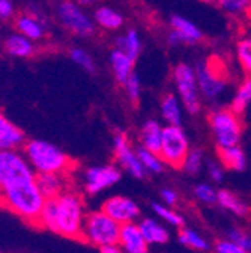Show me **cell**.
I'll use <instances>...</instances> for the list:
<instances>
[{
	"mask_svg": "<svg viewBox=\"0 0 251 253\" xmlns=\"http://www.w3.org/2000/svg\"><path fill=\"white\" fill-rule=\"evenodd\" d=\"M36 178L23 152L0 149V204L32 223H39L45 204Z\"/></svg>",
	"mask_w": 251,
	"mask_h": 253,
	"instance_id": "6da1fadb",
	"label": "cell"
},
{
	"mask_svg": "<svg viewBox=\"0 0 251 253\" xmlns=\"http://www.w3.org/2000/svg\"><path fill=\"white\" fill-rule=\"evenodd\" d=\"M84 217L86 211L81 196L65 190L57 198L45 199L38 225L65 238L81 240Z\"/></svg>",
	"mask_w": 251,
	"mask_h": 253,
	"instance_id": "7a4b0ae2",
	"label": "cell"
},
{
	"mask_svg": "<svg viewBox=\"0 0 251 253\" xmlns=\"http://www.w3.org/2000/svg\"><path fill=\"white\" fill-rule=\"evenodd\" d=\"M23 154L36 173H67L71 168V158L57 145L44 139L24 142Z\"/></svg>",
	"mask_w": 251,
	"mask_h": 253,
	"instance_id": "3957f363",
	"label": "cell"
},
{
	"mask_svg": "<svg viewBox=\"0 0 251 253\" xmlns=\"http://www.w3.org/2000/svg\"><path fill=\"white\" fill-rule=\"evenodd\" d=\"M194 67L203 101L212 107L221 106V101L230 87L226 76V67L219 60H216V57L202 59Z\"/></svg>",
	"mask_w": 251,
	"mask_h": 253,
	"instance_id": "277c9868",
	"label": "cell"
},
{
	"mask_svg": "<svg viewBox=\"0 0 251 253\" xmlns=\"http://www.w3.org/2000/svg\"><path fill=\"white\" fill-rule=\"evenodd\" d=\"M208 125L216 149L241 145L244 124L241 115L230 106L212 107L208 115Z\"/></svg>",
	"mask_w": 251,
	"mask_h": 253,
	"instance_id": "5b68a950",
	"label": "cell"
},
{
	"mask_svg": "<svg viewBox=\"0 0 251 253\" xmlns=\"http://www.w3.org/2000/svg\"><path fill=\"white\" fill-rule=\"evenodd\" d=\"M120 228L122 225L117 223L114 218H111L101 208L89 211L84 217L81 240L100 249L114 246L119 243Z\"/></svg>",
	"mask_w": 251,
	"mask_h": 253,
	"instance_id": "8992f818",
	"label": "cell"
},
{
	"mask_svg": "<svg viewBox=\"0 0 251 253\" xmlns=\"http://www.w3.org/2000/svg\"><path fill=\"white\" fill-rule=\"evenodd\" d=\"M172 82L182 100L188 115L196 116L203 109V98L199 89L196 67L188 62H179L172 70Z\"/></svg>",
	"mask_w": 251,
	"mask_h": 253,
	"instance_id": "52a82bcc",
	"label": "cell"
},
{
	"mask_svg": "<svg viewBox=\"0 0 251 253\" xmlns=\"http://www.w3.org/2000/svg\"><path fill=\"white\" fill-rule=\"evenodd\" d=\"M56 14L62 27L75 37L92 38L97 34L98 26L93 17L74 0H60L56 6Z\"/></svg>",
	"mask_w": 251,
	"mask_h": 253,
	"instance_id": "ba28073f",
	"label": "cell"
},
{
	"mask_svg": "<svg viewBox=\"0 0 251 253\" xmlns=\"http://www.w3.org/2000/svg\"><path fill=\"white\" fill-rule=\"evenodd\" d=\"M190 149L191 143L183 130V125H164L163 142L158 154L167 168L180 169Z\"/></svg>",
	"mask_w": 251,
	"mask_h": 253,
	"instance_id": "9c48e42d",
	"label": "cell"
},
{
	"mask_svg": "<svg viewBox=\"0 0 251 253\" xmlns=\"http://www.w3.org/2000/svg\"><path fill=\"white\" fill-rule=\"evenodd\" d=\"M113 155L122 170H125L137 179L146 176L147 172L140 162L137 148L133 146L130 136L122 130L116 131L113 136Z\"/></svg>",
	"mask_w": 251,
	"mask_h": 253,
	"instance_id": "30bf717a",
	"label": "cell"
},
{
	"mask_svg": "<svg viewBox=\"0 0 251 253\" xmlns=\"http://www.w3.org/2000/svg\"><path fill=\"white\" fill-rule=\"evenodd\" d=\"M169 34L166 35V42L170 47L179 45H197L205 40L202 29L183 15L175 14L169 18Z\"/></svg>",
	"mask_w": 251,
	"mask_h": 253,
	"instance_id": "8fae6325",
	"label": "cell"
},
{
	"mask_svg": "<svg viewBox=\"0 0 251 253\" xmlns=\"http://www.w3.org/2000/svg\"><path fill=\"white\" fill-rule=\"evenodd\" d=\"M122 178V169L116 165H97L84 170L83 182L86 192L97 196L106 190L114 187Z\"/></svg>",
	"mask_w": 251,
	"mask_h": 253,
	"instance_id": "7c38bea8",
	"label": "cell"
},
{
	"mask_svg": "<svg viewBox=\"0 0 251 253\" xmlns=\"http://www.w3.org/2000/svg\"><path fill=\"white\" fill-rule=\"evenodd\" d=\"M101 210L106 211L111 218H114L120 225L139 221L140 214H142L140 207L134 199L128 196H122V195H114V196L107 198L103 202Z\"/></svg>",
	"mask_w": 251,
	"mask_h": 253,
	"instance_id": "4fadbf2b",
	"label": "cell"
},
{
	"mask_svg": "<svg viewBox=\"0 0 251 253\" xmlns=\"http://www.w3.org/2000/svg\"><path fill=\"white\" fill-rule=\"evenodd\" d=\"M127 253H150L149 244L146 238L142 234V229L139 226V221L122 225L119 243H117Z\"/></svg>",
	"mask_w": 251,
	"mask_h": 253,
	"instance_id": "5bb4252c",
	"label": "cell"
},
{
	"mask_svg": "<svg viewBox=\"0 0 251 253\" xmlns=\"http://www.w3.org/2000/svg\"><path fill=\"white\" fill-rule=\"evenodd\" d=\"M160 113L166 125H183L186 110L176 92H167L160 100Z\"/></svg>",
	"mask_w": 251,
	"mask_h": 253,
	"instance_id": "9a60e30c",
	"label": "cell"
},
{
	"mask_svg": "<svg viewBox=\"0 0 251 253\" xmlns=\"http://www.w3.org/2000/svg\"><path fill=\"white\" fill-rule=\"evenodd\" d=\"M139 226L149 246H164L170 240V231L160 218L143 217L139 220Z\"/></svg>",
	"mask_w": 251,
	"mask_h": 253,
	"instance_id": "2e32d148",
	"label": "cell"
},
{
	"mask_svg": "<svg viewBox=\"0 0 251 253\" xmlns=\"http://www.w3.org/2000/svg\"><path fill=\"white\" fill-rule=\"evenodd\" d=\"M108 65L113 74V79L117 84H123L128 80V77L136 71L134 65L136 60L133 57H130L127 53H123L119 48H113L108 54Z\"/></svg>",
	"mask_w": 251,
	"mask_h": 253,
	"instance_id": "e0dca14e",
	"label": "cell"
},
{
	"mask_svg": "<svg viewBox=\"0 0 251 253\" xmlns=\"http://www.w3.org/2000/svg\"><path fill=\"white\" fill-rule=\"evenodd\" d=\"M163 131H164V125H161L156 119L144 121L137 134L139 146L153 152H160L161 142H163Z\"/></svg>",
	"mask_w": 251,
	"mask_h": 253,
	"instance_id": "ac0fdd59",
	"label": "cell"
},
{
	"mask_svg": "<svg viewBox=\"0 0 251 253\" xmlns=\"http://www.w3.org/2000/svg\"><path fill=\"white\" fill-rule=\"evenodd\" d=\"M92 17L100 29L107 30V32H119L125 26L123 14L119 9L108 6V5H101V6L95 8Z\"/></svg>",
	"mask_w": 251,
	"mask_h": 253,
	"instance_id": "d6986e66",
	"label": "cell"
},
{
	"mask_svg": "<svg viewBox=\"0 0 251 253\" xmlns=\"http://www.w3.org/2000/svg\"><path fill=\"white\" fill-rule=\"evenodd\" d=\"M24 145V133L0 112V149H20Z\"/></svg>",
	"mask_w": 251,
	"mask_h": 253,
	"instance_id": "ffe728a7",
	"label": "cell"
},
{
	"mask_svg": "<svg viewBox=\"0 0 251 253\" xmlns=\"http://www.w3.org/2000/svg\"><path fill=\"white\" fill-rule=\"evenodd\" d=\"M38 185L45 199L57 198L68 190L67 173H38Z\"/></svg>",
	"mask_w": 251,
	"mask_h": 253,
	"instance_id": "44dd1931",
	"label": "cell"
},
{
	"mask_svg": "<svg viewBox=\"0 0 251 253\" xmlns=\"http://www.w3.org/2000/svg\"><path fill=\"white\" fill-rule=\"evenodd\" d=\"M114 47L122 50L123 53H127L134 60H137L143 51V38L136 27H128L116 38Z\"/></svg>",
	"mask_w": 251,
	"mask_h": 253,
	"instance_id": "7402d4cb",
	"label": "cell"
},
{
	"mask_svg": "<svg viewBox=\"0 0 251 253\" xmlns=\"http://www.w3.org/2000/svg\"><path fill=\"white\" fill-rule=\"evenodd\" d=\"M218 160L226 170L232 172H242L247 168V155L245 151L241 148V145L229 146V148H218L216 149Z\"/></svg>",
	"mask_w": 251,
	"mask_h": 253,
	"instance_id": "603a6c76",
	"label": "cell"
},
{
	"mask_svg": "<svg viewBox=\"0 0 251 253\" xmlns=\"http://www.w3.org/2000/svg\"><path fill=\"white\" fill-rule=\"evenodd\" d=\"M3 50L6 54L12 57L26 59L35 53V45L32 40H29L27 37L20 34V32H15V34H11L5 38Z\"/></svg>",
	"mask_w": 251,
	"mask_h": 253,
	"instance_id": "cb8c5ba5",
	"label": "cell"
},
{
	"mask_svg": "<svg viewBox=\"0 0 251 253\" xmlns=\"http://www.w3.org/2000/svg\"><path fill=\"white\" fill-rule=\"evenodd\" d=\"M218 205L236 217H245L250 212L248 205L239 196H236L233 192L226 188L218 190Z\"/></svg>",
	"mask_w": 251,
	"mask_h": 253,
	"instance_id": "d4e9b609",
	"label": "cell"
},
{
	"mask_svg": "<svg viewBox=\"0 0 251 253\" xmlns=\"http://www.w3.org/2000/svg\"><path fill=\"white\" fill-rule=\"evenodd\" d=\"M251 104V74H245V77L239 82L233 97L230 100V107L242 115Z\"/></svg>",
	"mask_w": 251,
	"mask_h": 253,
	"instance_id": "484cf974",
	"label": "cell"
},
{
	"mask_svg": "<svg viewBox=\"0 0 251 253\" xmlns=\"http://www.w3.org/2000/svg\"><path fill=\"white\" fill-rule=\"evenodd\" d=\"M15 27L20 34L32 41H39L44 37V24L34 15L23 14L17 18Z\"/></svg>",
	"mask_w": 251,
	"mask_h": 253,
	"instance_id": "4316f807",
	"label": "cell"
},
{
	"mask_svg": "<svg viewBox=\"0 0 251 253\" xmlns=\"http://www.w3.org/2000/svg\"><path fill=\"white\" fill-rule=\"evenodd\" d=\"M178 241L180 246L190 249V250H194V252H206L209 249L208 240L191 228H183V226L179 228Z\"/></svg>",
	"mask_w": 251,
	"mask_h": 253,
	"instance_id": "83f0119b",
	"label": "cell"
},
{
	"mask_svg": "<svg viewBox=\"0 0 251 253\" xmlns=\"http://www.w3.org/2000/svg\"><path fill=\"white\" fill-rule=\"evenodd\" d=\"M137 152H139V157H140V162H142V165H143V168L146 169L147 173L158 175V173H163L164 169L167 168L158 152L144 149L142 146L137 148Z\"/></svg>",
	"mask_w": 251,
	"mask_h": 253,
	"instance_id": "f1b7e54d",
	"label": "cell"
},
{
	"mask_svg": "<svg viewBox=\"0 0 251 253\" xmlns=\"http://www.w3.org/2000/svg\"><path fill=\"white\" fill-rule=\"evenodd\" d=\"M152 211L153 214L156 215V218H160L161 221L167 226H172V228H182L183 226V218L182 215L175 211L173 207H169L166 204H158V202H153L152 204Z\"/></svg>",
	"mask_w": 251,
	"mask_h": 253,
	"instance_id": "f546056e",
	"label": "cell"
},
{
	"mask_svg": "<svg viewBox=\"0 0 251 253\" xmlns=\"http://www.w3.org/2000/svg\"><path fill=\"white\" fill-rule=\"evenodd\" d=\"M206 166V157H205V151L202 148H191L190 152H188L185 162L182 165V170L186 175H199Z\"/></svg>",
	"mask_w": 251,
	"mask_h": 253,
	"instance_id": "4dcf8cb0",
	"label": "cell"
},
{
	"mask_svg": "<svg viewBox=\"0 0 251 253\" xmlns=\"http://www.w3.org/2000/svg\"><path fill=\"white\" fill-rule=\"evenodd\" d=\"M236 60L245 74H251V34L238 40L235 45Z\"/></svg>",
	"mask_w": 251,
	"mask_h": 253,
	"instance_id": "1f68e13d",
	"label": "cell"
},
{
	"mask_svg": "<svg viewBox=\"0 0 251 253\" xmlns=\"http://www.w3.org/2000/svg\"><path fill=\"white\" fill-rule=\"evenodd\" d=\"M70 59L75 63V65L89 73V74H95L97 73V63H95V59L92 57V54L84 50L83 47H72L70 50Z\"/></svg>",
	"mask_w": 251,
	"mask_h": 253,
	"instance_id": "d6a6232c",
	"label": "cell"
},
{
	"mask_svg": "<svg viewBox=\"0 0 251 253\" xmlns=\"http://www.w3.org/2000/svg\"><path fill=\"white\" fill-rule=\"evenodd\" d=\"M122 89L125 92V97L127 100L131 103V104H139L140 100H142V90H143V83H142V79L140 76L134 71L128 80L122 84Z\"/></svg>",
	"mask_w": 251,
	"mask_h": 253,
	"instance_id": "836d02e7",
	"label": "cell"
},
{
	"mask_svg": "<svg viewBox=\"0 0 251 253\" xmlns=\"http://www.w3.org/2000/svg\"><path fill=\"white\" fill-rule=\"evenodd\" d=\"M214 2L219 9L230 17H241L251 6V0H214Z\"/></svg>",
	"mask_w": 251,
	"mask_h": 253,
	"instance_id": "e575fe53",
	"label": "cell"
},
{
	"mask_svg": "<svg viewBox=\"0 0 251 253\" xmlns=\"http://www.w3.org/2000/svg\"><path fill=\"white\" fill-rule=\"evenodd\" d=\"M194 196L200 204L205 205L218 204V190L208 182H200L194 187Z\"/></svg>",
	"mask_w": 251,
	"mask_h": 253,
	"instance_id": "d590c367",
	"label": "cell"
},
{
	"mask_svg": "<svg viewBox=\"0 0 251 253\" xmlns=\"http://www.w3.org/2000/svg\"><path fill=\"white\" fill-rule=\"evenodd\" d=\"M205 170L211 179V182L214 184H221L226 178V168L219 163V160H209L206 162Z\"/></svg>",
	"mask_w": 251,
	"mask_h": 253,
	"instance_id": "8d00e7d4",
	"label": "cell"
},
{
	"mask_svg": "<svg viewBox=\"0 0 251 253\" xmlns=\"http://www.w3.org/2000/svg\"><path fill=\"white\" fill-rule=\"evenodd\" d=\"M227 238H229L230 241L236 243L238 246L244 247L245 250L251 252V235H250L247 231H244V229H241V228H233V229L229 231Z\"/></svg>",
	"mask_w": 251,
	"mask_h": 253,
	"instance_id": "74e56055",
	"label": "cell"
},
{
	"mask_svg": "<svg viewBox=\"0 0 251 253\" xmlns=\"http://www.w3.org/2000/svg\"><path fill=\"white\" fill-rule=\"evenodd\" d=\"M215 253H251V252L245 250L244 247H241L236 243H233L229 238H226V240L219 241L215 246Z\"/></svg>",
	"mask_w": 251,
	"mask_h": 253,
	"instance_id": "f35d334b",
	"label": "cell"
},
{
	"mask_svg": "<svg viewBox=\"0 0 251 253\" xmlns=\"http://www.w3.org/2000/svg\"><path fill=\"white\" fill-rule=\"evenodd\" d=\"M160 196H161V201L163 204L169 205V207H176L178 202H179V195L176 190L170 188V187H166L160 192Z\"/></svg>",
	"mask_w": 251,
	"mask_h": 253,
	"instance_id": "ab89813d",
	"label": "cell"
},
{
	"mask_svg": "<svg viewBox=\"0 0 251 253\" xmlns=\"http://www.w3.org/2000/svg\"><path fill=\"white\" fill-rule=\"evenodd\" d=\"M14 15V3L11 0H0V21H6Z\"/></svg>",
	"mask_w": 251,
	"mask_h": 253,
	"instance_id": "60d3db41",
	"label": "cell"
},
{
	"mask_svg": "<svg viewBox=\"0 0 251 253\" xmlns=\"http://www.w3.org/2000/svg\"><path fill=\"white\" fill-rule=\"evenodd\" d=\"M101 253H127L119 244H114V246H108V247H104L101 249Z\"/></svg>",
	"mask_w": 251,
	"mask_h": 253,
	"instance_id": "b9f144b4",
	"label": "cell"
},
{
	"mask_svg": "<svg viewBox=\"0 0 251 253\" xmlns=\"http://www.w3.org/2000/svg\"><path fill=\"white\" fill-rule=\"evenodd\" d=\"M74 2L78 3V5H81V6H84V8H89L92 5H95L97 0H74Z\"/></svg>",
	"mask_w": 251,
	"mask_h": 253,
	"instance_id": "7bdbcfd3",
	"label": "cell"
},
{
	"mask_svg": "<svg viewBox=\"0 0 251 253\" xmlns=\"http://www.w3.org/2000/svg\"><path fill=\"white\" fill-rule=\"evenodd\" d=\"M202 2H206V3H212L214 0H202Z\"/></svg>",
	"mask_w": 251,
	"mask_h": 253,
	"instance_id": "ee69618b",
	"label": "cell"
}]
</instances>
